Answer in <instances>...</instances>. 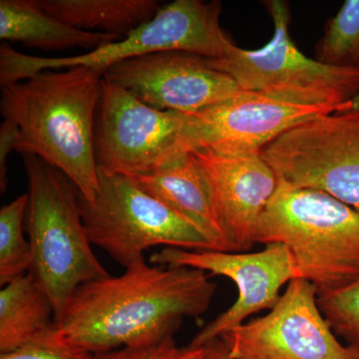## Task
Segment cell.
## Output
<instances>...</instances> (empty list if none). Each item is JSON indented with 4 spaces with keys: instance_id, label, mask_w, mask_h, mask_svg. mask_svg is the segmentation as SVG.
Masks as SVG:
<instances>
[{
    "instance_id": "cell-13",
    "label": "cell",
    "mask_w": 359,
    "mask_h": 359,
    "mask_svg": "<svg viewBox=\"0 0 359 359\" xmlns=\"http://www.w3.org/2000/svg\"><path fill=\"white\" fill-rule=\"evenodd\" d=\"M335 112L334 108L295 105L245 91L188 115L186 148L188 153L198 150L223 155L261 153L289 130Z\"/></svg>"
},
{
    "instance_id": "cell-2",
    "label": "cell",
    "mask_w": 359,
    "mask_h": 359,
    "mask_svg": "<svg viewBox=\"0 0 359 359\" xmlns=\"http://www.w3.org/2000/svg\"><path fill=\"white\" fill-rule=\"evenodd\" d=\"M103 80L102 71L74 66L1 87L2 115L20 129L16 151L55 167L88 201L98 190L94 134Z\"/></svg>"
},
{
    "instance_id": "cell-4",
    "label": "cell",
    "mask_w": 359,
    "mask_h": 359,
    "mask_svg": "<svg viewBox=\"0 0 359 359\" xmlns=\"http://www.w3.org/2000/svg\"><path fill=\"white\" fill-rule=\"evenodd\" d=\"M28 183L25 231L32 245L29 273L53 304L55 321L73 292L109 276L92 250L78 190L62 172L34 155H23Z\"/></svg>"
},
{
    "instance_id": "cell-23",
    "label": "cell",
    "mask_w": 359,
    "mask_h": 359,
    "mask_svg": "<svg viewBox=\"0 0 359 359\" xmlns=\"http://www.w3.org/2000/svg\"><path fill=\"white\" fill-rule=\"evenodd\" d=\"M89 359H205V347H180L174 337L159 344L140 347H123L106 353L91 354Z\"/></svg>"
},
{
    "instance_id": "cell-15",
    "label": "cell",
    "mask_w": 359,
    "mask_h": 359,
    "mask_svg": "<svg viewBox=\"0 0 359 359\" xmlns=\"http://www.w3.org/2000/svg\"><path fill=\"white\" fill-rule=\"evenodd\" d=\"M131 178L146 192L197 226L214 250L233 252L230 238L219 221L209 186L193 153L152 173Z\"/></svg>"
},
{
    "instance_id": "cell-3",
    "label": "cell",
    "mask_w": 359,
    "mask_h": 359,
    "mask_svg": "<svg viewBox=\"0 0 359 359\" xmlns=\"http://www.w3.org/2000/svg\"><path fill=\"white\" fill-rule=\"evenodd\" d=\"M256 243L287 245L295 278L332 292L359 278V212L330 194L278 180L262 215Z\"/></svg>"
},
{
    "instance_id": "cell-24",
    "label": "cell",
    "mask_w": 359,
    "mask_h": 359,
    "mask_svg": "<svg viewBox=\"0 0 359 359\" xmlns=\"http://www.w3.org/2000/svg\"><path fill=\"white\" fill-rule=\"evenodd\" d=\"M20 139V129L11 120L4 119L0 127V189L4 193L7 188V158L18 149Z\"/></svg>"
},
{
    "instance_id": "cell-21",
    "label": "cell",
    "mask_w": 359,
    "mask_h": 359,
    "mask_svg": "<svg viewBox=\"0 0 359 359\" xmlns=\"http://www.w3.org/2000/svg\"><path fill=\"white\" fill-rule=\"evenodd\" d=\"M318 304L335 335L359 351V278L341 289L318 294Z\"/></svg>"
},
{
    "instance_id": "cell-6",
    "label": "cell",
    "mask_w": 359,
    "mask_h": 359,
    "mask_svg": "<svg viewBox=\"0 0 359 359\" xmlns=\"http://www.w3.org/2000/svg\"><path fill=\"white\" fill-rule=\"evenodd\" d=\"M273 22L271 41L255 50L233 44L210 65L230 75L244 91L313 107L344 109L359 92V70L332 67L306 57L290 39V9L285 0L263 1Z\"/></svg>"
},
{
    "instance_id": "cell-7",
    "label": "cell",
    "mask_w": 359,
    "mask_h": 359,
    "mask_svg": "<svg viewBox=\"0 0 359 359\" xmlns=\"http://www.w3.org/2000/svg\"><path fill=\"white\" fill-rule=\"evenodd\" d=\"M77 197L90 243L125 269L145 261L143 252L158 245L214 250L197 226L143 190L131 177L99 171L93 200L85 199L79 192Z\"/></svg>"
},
{
    "instance_id": "cell-8",
    "label": "cell",
    "mask_w": 359,
    "mask_h": 359,
    "mask_svg": "<svg viewBox=\"0 0 359 359\" xmlns=\"http://www.w3.org/2000/svg\"><path fill=\"white\" fill-rule=\"evenodd\" d=\"M188 114L155 109L104 78L94 149L99 171L139 176L176 162L187 152Z\"/></svg>"
},
{
    "instance_id": "cell-22",
    "label": "cell",
    "mask_w": 359,
    "mask_h": 359,
    "mask_svg": "<svg viewBox=\"0 0 359 359\" xmlns=\"http://www.w3.org/2000/svg\"><path fill=\"white\" fill-rule=\"evenodd\" d=\"M90 355L68 341L55 323L20 348L0 354V359H89Z\"/></svg>"
},
{
    "instance_id": "cell-18",
    "label": "cell",
    "mask_w": 359,
    "mask_h": 359,
    "mask_svg": "<svg viewBox=\"0 0 359 359\" xmlns=\"http://www.w3.org/2000/svg\"><path fill=\"white\" fill-rule=\"evenodd\" d=\"M54 323L53 304L29 273L0 290V353L20 348Z\"/></svg>"
},
{
    "instance_id": "cell-10",
    "label": "cell",
    "mask_w": 359,
    "mask_h": 359,
    "mask_svg": "<svg viewBox=\"0 0 359 359\" xmlns=\"http://www.w3.org/2000/svg\"><path fill=\"white\" fill-rule=\"evenodd\" d=\"M231 359H359V351L340 344L318 304V290L302 278L287 285L263 318L221 337Z\"/></svg>"
},
{
    "instance_id": "cell-5",
    "label": "cell",
    "mask_w": 359,
    "mask_h": 359,
    "mask_svg": "<svg viewBox=\"0 0 359 359\" xmlns=\"http://www.w3.org/2000/svg\"><path fill=\"white\" fill-rule=\"evenodd\" d=\"M222 4L201 0H176L161 7L153 20L119 41L70 57L25 55L11 45L0 46V84L8 86L44 70L86 66L104 72L128 59L163 51H183L202 57H223L233 44L219 23Z\"/></svg>"
},
{
    "instance_id": "cell-14",
    "label": "cell",
    "mask_w": 359,
    "mask_h": 359,
    "mask_svg": "<svg viewBox=\"0 0 359 359\" xmlns=\"http://www.w3.org/2000/svg\"><path fill=\"white\" fill-rule=\"evenodd\" d=\"M193 155L233 252L250 250L256 244L262 215L278 189L275 171L261 153L223 155L198 150Z\"/></svg>"
},
{
    "instance_id": "cell-12",
    "label": "cell",
    "mask_w": 359,
    "mask_h": 359,
    "mask_svg": "<svg viewBox=\"0 0 359 359\" xmlns=\"http://www.w3.org/2000/svg\"><path fill=\"white\" fill-rule=\"evenodd\" d=\"M104 78L155 109L195 114L245 92L208 58L183 51H163L121 61Z\"/></svg>"
},
{
    "instance_id": "cell-11",
    "label": "cell",
    "mask_w": 359,
    "mask_h": 359,
    "mask_svg": "<svg viewBox=\"0 0 359 359\" xmlns=\"http://www.w3.org/2000/svg\"><path fill=\"white\" fill-rule=\"evenodd\" d=\"M158 266L200 269L230 278L238 289V299L230 309L208 323L194 337L191 346L204 347L240 327L252 314L278 304L280 290L295 278L292 254L287 245L273 243L257 252L189 250L164 248L151 257Z\"/></svg>"
},
{
    "instance_id": "cell-26",
    "label": "cell",
    "mask_w": 359,
    "mask_h": 359,
    "mask_svg": "<svg viewBox=\"0 0 359 359\" xmlns=\"http://www.w3.org/2000/svg\"><path fill=\"white\" fill-rule=\"evenodd\" d=\"M349 110H359V92L356 94L355 96L349 101L348 103L344 106V109L340 111V112H344V111H349Z\"/></svg>"
},
{
    "instance_id": "cell-25",
    "label": "cell",
    "mask_w": 359,
    "mask_h": 359,
    "mask_svg": "<svg viewBox=\"0 0 359 359\" xmlns=\"http://www.w3.org/2000/svg\"><path fill=\"white\" fill-rule=\"evenodd\" d=\"M205 359H231L228 347L222 339L212 340L205 344Z\"/></svg>"
},
{
    "instance_id": "cell-17",
    "label": "cell",
    "mask_w": 359,
    "mask_h": 359,
    "mask_svg": "<svg viewBox=\"0 0 359 359\" xmlns=\"http://www.w3.org/2000/svg\"><path fill=\"white\" fill-rule=\"evenodd\" d=\"M45 13L88 32L125 36L155 18L156 0H33Z\"/></svg>"
},
{
    "instance_id": "cell-19",
    "label": "cell",
    "mask_w": 359,
    "mask_h": 359,
    "mask_svg": "<svg viewBox=\"0 0 359 359\" xmlns=\"http://www.w3.org/2000/svg\"><path fill=\"white\" fill-rule=\"evenodd\" d=\"M316 60L332 67L359 70V0H346L328 20L316 43Z\"/></svg>"
},
{
    "instance_id": "cell-1",
    "label": "cell",
    "mask_w": 359,
    "mask_h": 359,
    "mask_svg": "<svg viewBox=\"0 0 359 359\" xmlns=\"http://www.w3.org/2000/svg\"><path fill=\"white\" fill-rule=\"evenodd\" d=\"M215 292L205 271L142 261L121 276L80 285L55 323L90 354L152 346L174 337L184 318L205 313Z\"/></svg>"
},
{
    "instance_id": "cell-9",
    "label": "cell",
    "mask_w": 359,
    "mask_h": 359,
    "mask_svg": "<svg viewBox=\"0 0 359 359\" xmlns=\"http://www.w3.org/2000/svg\"><path fill=\"white\" fill-rule=\"evenodd\" d=\"M261 155L280 181L323 191L359 212V110L302 123Z\"/></svg>"
},
{
    "instance_id": "cell-20",
    "label": "cell",
    "mask_w": 359,
    "mask_h": 359,
    "mask_svg": "<svg viewBox=\"0 0 359 359\" xmlns=\"http://www.w3.org/2000/svg\"><path fill=\"white\" fill-rule=\"evenodd\" d=\"M28 195L20 196L0 210V285L27 275L32 268L29 240L25 237Z\"/></svg>"
},
{
    "instance_id": "cell-16",
    "label": "cell",
    "mask_w": 359,
    "mask_h": 359,
    "mask_svg": "<svg viewBox=\"0 0 359 359\" xmlns=\"http://www.w3.org/2000/svg\"><path fill=\"white\" fill-rule=\"evenodd\" d=\"M0 39L44 50L84 48L93 51L123 37L77 29L45 13L33 0H1Z\"/></svg>"
}]
</instances>
